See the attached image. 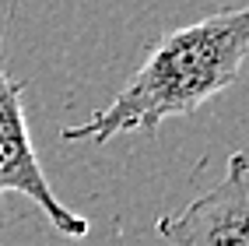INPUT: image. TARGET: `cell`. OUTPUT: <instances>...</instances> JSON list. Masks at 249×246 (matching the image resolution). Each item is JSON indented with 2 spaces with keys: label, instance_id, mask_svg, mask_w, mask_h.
<instances>
[{
  "label": "cell",
  "instance_id": "7a4b0ae2",
  "mask_svg": "<svg viewBox=\"0 0 249 246\" xmlns=\"http://www.w3.org/2000/svg\"><path fill=\"white\" fill-rule=\"evenodd\" d=\"M4 193L28 197L63 239H85L91 228L85 215L67 208L49 187V179L39 166L36 144H32V134H28L25 85L14 81L0 63V197Z\"/></svg>",
  "mask_w": 249,
  "mask_h": 246
},
{
  "label": "cell",
  "instance_id": "3957f363",
  "mask_svg": "<svg viewBox=\"0 0 249 246\" xmlns=\"http://www.w3.org/2000/svg\"><path fill=\"white\" fill-rule=\"evenodd\" d=\"M155 232L165 246H249V155L231 151L218 183L186 208L161 215Z\"/></svg>",
  "mask_w": 249,
  "mask_h": 246
},
{
  "label": "cell",
  "instance_id": "6da1fadb",
  "mask_svg": "<svg viewBox=\"0 0 249 246\" xmlns=\"http://www.w3.org/2000/svg\"><path fill=\"white\" fill-rule=\"evenodd\" d=\"M249 60V4L211 11L172 28L147 49L134 77L85 123L63 127L60 141L106 144L120 134H155L172 116H190L239 81Z\"/></svg>",
  "mask_w": 249,
  "mask_h": 246
}]
</instances>
